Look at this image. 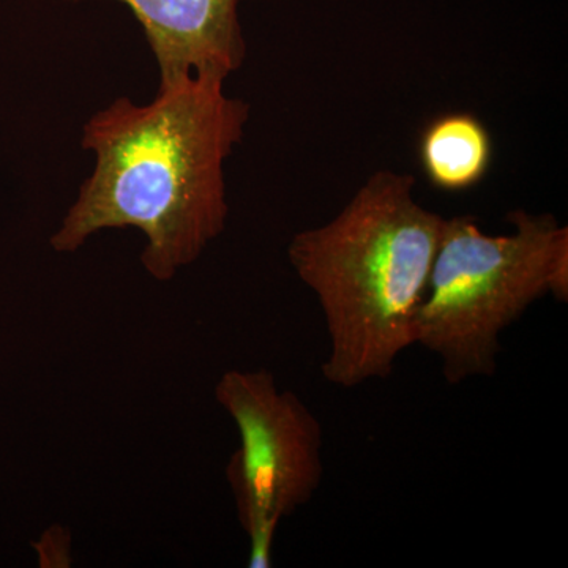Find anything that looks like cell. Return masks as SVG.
I'll use <instances>...</instances> for the list:
<instances>
[{
    "label": "cell",
    "instance_id": "cell-1",
    "mask_svg": "<svg viewBox=\"0 0 568 568\" xmlns=\"http://www.w3.org/2000/svg\"><path fill=\"white\" fill-rule=\"evenodd\" d=\"M248 118V104L212 74L160 84L148 104L114 100L82 129L95 170L52 234V250L74 253L100 231L136 227L148 239L145 271L173 280L226 227L224 163Z\"/></svg>",
    "mask_w": 568,
    "mask_h": 568
},
{
    "label": "cell",
    "instance_id": "cell-2",
    "mask_svg": "<svg viewBox=\"0 0 568 568\" xmlns=\"http://www.w3.org/2000/svg\"><path fill=\"white\" fill-rule=\"evenodd\" d=\"M414 189L413 175L377 171L335 219L295 234L287 246L327 325L323 376L332 386L387 379L417 343L446 216L418 203Z\"/></svg>",
    "mask_w": 568,
    "mask_h": 568
},
{
    "label": "cell",
    "instance_id": "cell-3",
    "mask_svg": "<svg viewBox=\"0 0 568 568\" xmlns=\"http://www.w3.org/2000/svg\"><path fill=\"white\" fill-rule=\"evenodd\" d=\"M514 233H484L474 216L446 219L417 343L437 355L450 386L497 369L500 336L551 295L568 301V230L549 213H508Z\"/></svg>",
    "mask_w": 568,
    "mask_h": 568
},
{
    "label": "cell",
    "instance_id": "cell-4",
    "mask_svg": "<svg viewBox=\"0 0 568 568\" xmlns=\"http://www.w3.org/2000/svg\"><path fill=\"white\" fill-rule=\"evenodd\" d=\"M215 398L241 437L226 478L248 536V567L271 568L280 523L308 504L323 484V425L263 368L224 373Z\"/></svg>",
    "mask_w": 568,
    "mask_h": 568
},
{
    "label": "cell",
    "instance_id": "cell-5",
    "mask_svg": "<svg viewBox=\"0 0 568 568\" xmlns=\"http://www.w3.org/2000/svg\"><path fill=\"white\" fill-rule=\"evenodd\" d=\"M80 2V0H65ZM140 22L160 70V84L189 74L226 81L245 61L239 0H118Z\"/></svg>",
    "mask_w": 568,
    "mask_h": 568
},
{
    "label": "cell",
    "instance_id": "cell-6",
    "mask_svg": "<svg viewBox=\"0 0 568 568\" xmlns=\"http://www.w3.org/2000/svg\"><path fill=\"white\" fill-rule=\"evenodd\" d=\"M429 183L444 192H465L484 181L493 160V141L476 115L450 112L428 123L418 144Z\"/></svg>",
    "mask_w": 568,
    "mask_h": 568
},
{
    "label": "cell",
    "instance_id": "cell-7",
    "mask_svg": "<svg viewBox=\"0 0 568 568\" xmlns=\"http://www.w3.org/2000/svg\"><path fill=\"white\" fill-rule=\"evenodd\" d=\"M40 567H70V536L62 526H52L33 544Z\"/></svg>",
    "mask_w": 568,
    "mask_h": 568
}]
</instances>
